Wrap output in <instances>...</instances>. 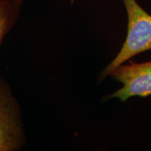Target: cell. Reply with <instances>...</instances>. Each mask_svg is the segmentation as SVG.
<instances>
[{
    "label": "cell",
    "mask_w": 151,
    "mask_h": 151,
    "mask_svg": "<svg viewBox=\"0 0 151 151\" xmlns=\"http://www.w3.org/2000/svg\"><path fill=\"white\" fill-rule=\"evenodd\" d=\"M122 1L128 18L127 38L116 58L100 73L99 82L134 56L151 50V16L136 0Z\"/></svg>",
    "instance_id": "cell-1"
},
{
    "label": "cell",
    "mask_w": 151,
    "mask_h": 151,
    "mask_svg": "<svg viewBox=\"0 0 151 151\" xmlns=\"http://www.w3.org/2000/svg\"><path fill=\"white\" fill-rule=\"evenodd\" d=\"M25 143L21 112L10 88L0 81V151H16Z\"/></svg>",
    "instance_id": "cell-2"
},
{
    "label": "cell",
    "mask_w": 151,
    "mask_h": 151,
    "mask_svg": "<svg viewBox=\"0 0 151 151\" xmlns=\"http://www.w3.org/2000/svg\"><path fill=\"white\" fill-rule=\"evenodd\" d=\"M112 78L122 83L120 89L106 96L105 99H118L126 101L135 96L151 95V61L143 63L130 62L118 66L110 73Z\"/></svg>",
    "instance_id": "cell-3"
},
{
    "label": "cell",
    "mask_w": 151,
    "mask_h": 151,
    "mask_svg": "<svg viewBox=\"0 0 151 151\" xmlns=\"http://www.w3.org/2000/svg\"><path fill=\"white\" fill-rule=\"evenodd\" d=\"M22 4L18 0H0V46L18 20Z\"/></svg>",
    "instance_id": "cell-4"
},
{
    "label": "cell",
    "mask_w": 151,
    "mask_h": 151,
    "mask_svg": "<svg viewBox=\"0 0 151 151\" xmlns=\"http://www.w3.org/2000/svg\"><path fill=\"white\" fill-rule=\"evenodd\" d=\"M18 1H22V0H18Z\"/></svg>",
    "instance_id": "cell-5"
}]
</instances>
